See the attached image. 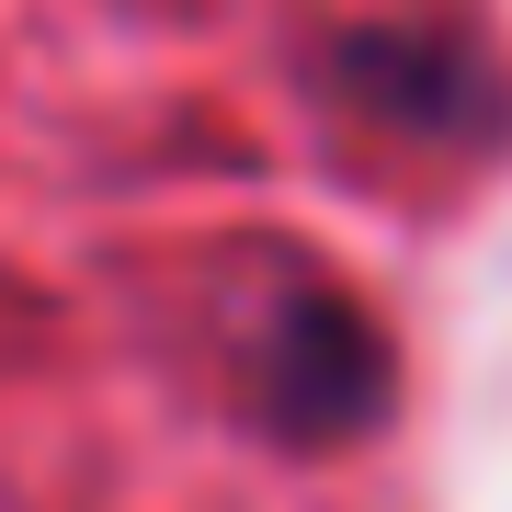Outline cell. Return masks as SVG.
<instances>
[{
  "mask_svg": "<svg viewBox=\"0 0 512 512\" xmlns=\"http://www.w3.org/2000/svg\"><path fill=\"white\" fill-rule=\"evenodd\" d=\"M251 410L285 444H353L387 421V330L342 285H285L251 330Z\"/></svg>",
  "mask_w": 512,
  "mask_h": 512,
  "instance_id": "obj_1",
  "label": "cell"
},
{
  "mask_svg": "<svg viewBox=\"0 0 512 512\" xmlns=\"http://www.w3.org/2000/svg\"><path fill=\"white\" fill-rule=\"evenodd\" d=\"M330 80H342L353 114H376L387 137H421V148H467V137L501 126V80L456 35H433V23H365V35H342Z\"/></svg>",
  "mask_w": 512,
  "mask_h": 512,
  "instance_id": "obj_2",
  "label": "cell"
}]
</instances>
